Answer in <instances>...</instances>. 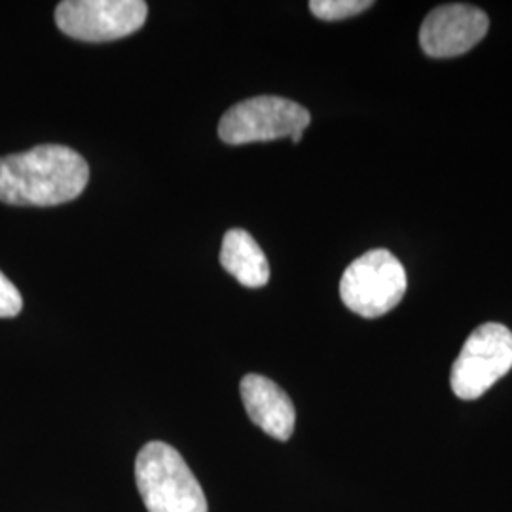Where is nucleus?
Instances as JSON below:
<instances>
[{
    "instance_id": "1",
    "label": "nucleus",
    "mask_w": 512,
    "mask_h": 512,
    "mask_svg": "<svg viewBox=\"0 0 512 512\" xmlns=\"http://www.w3.org/2000/svg\"><path fill=\"white\" fill-rule=\"evenodd\" d=\"M90 181L88 162L63 145H40L0 158V202L52 207L76 200Z\"/></svg>"
},
{
    "instance_id": "2",
    "label": "nucleus",
    "mask_w": 512,
    "mask_h": 512,
    "mask_svg": "<svg viewBox=\"0 0 512 512\" xmlns=\"http://www.w3.org/2000/svg\"><path fill=\"white\" fill-rule=\"evenodd\" d=\"M135 480L148 512H209L198 478L165 442H148L141 448Z\"/></svg>"
},
{
    "instance_id": "3",
    "label": "nucleus",
    "mask_w": 512,
    "mask_h": 512,
    "mask_svg": "<svg viewBox=\"0 0 512 512\" xmlns=\"http://www.w3.org/2000/svg\"><path fill=\"white\" fill-rule=\"evenodd\" d=\"M310 122V110L291 99L260 95L226 110L220 120L219 137L226 145L266 143L285 137L300 143Z\"/></svg>"
},
{
    "instance_id": "4",
    "label": "nucleus",
    "mask_w": 512,
    "mask_h": 512,
    "mask_svg": "<svg viewBox=\"0 0 512 512\" xmlns=\"http://www.w3.org/2000/svg\"><path fill=\"white\" fill-rule=\"evenodd\" d=\"M406 289L408 281L401 260L385 249H372L353 260L340 281L342 302L366 319L395 310Z\"/></svg>"
},
{
    "instance_id": "5",
    "label": "nucleus",
    "mask_w": 512,
    "mask_h": 512,
    "mask_svg": "<svg viewBox=\"0 0 512 512\" xmlns=\"http://www.w3.org/2000/svg\"><path fill=\"white\" fill-rule=\"evenodd\" d=\"M512 368V332L486 323L473 330L452 366L450 385L456 397L475 401Z\"/></svg>"
},
{
    "instance_id": "6",
    "label": "nucleus",
    "mask_w": 512,
    "mask_h": 512,
    "mask_svg": "<svg viewBox=\"0 0 512 512\" xmlns=\"http://www.w3.org/2000/svg\"><path fill=\"white\" fill-rule=\"evenodd\" d=\"M147 16L143 0H65L55 10V23L67 37L110 42L137 33Z\"/></svg>"
},
{
    "instance_id": "7",
    "label": "nucleus",
    "mask_w": 512,
    "mask_h": 512,
    "mask_svg": "<svg viewBox=\"0 0 512 512\" xmlns=\"http://www.w3.org/2000/svg\"><path fill=\"white\" fill-rule=\"evenodd\" d=\"M490 29L488 14L471 4H444L421 23L423 54L435 59L458 57L473 50Z\"/></svg>"
},
{
    "instance_id": "8",
    "label": "nucleus",
    "mask_w": 512,
    "mask_h": 512,
    "mask_svg": "<svg viewBox=\"0 0 512 512\" xmlns=\"http://www.w3.org/2000/svg\"><path fill=\"white\" fill-rule=\"evenodd\" d=\"M239 391L247 416L266 435L283 442L293 437L296 410L291 397L279 385L260 374H247Z\"/></svg>"
},
{
    "instance_id": "9",
    "label": "nucleus",
    "mask_w": 512,
    "mask_h": 512,
    "mask_svg": "<svg viewBox=\"0 0 512 512\" xmlns=\"http://www.w3.org/2000/svg\"><path fill=\"white\" fill-rule=\"evenodd\" d=\"M220 264L243 287L260 289L270 281V264L255 238L245 230H228L222 239Z\"/></svg>"
},
{
    "instance_id": "10",
    "label": "nucleus",
    "mask_w": 512,
    "mask_h": 512,
    "mask_svg": "<svg viewBox=\"0 0 512 512\" xmlns=\"http://www.w3.org/2000/svg\"><path fill=\"white\" fill-rule=\"evenodd\" d=\"M374 2L370 0H311V14L323 21H340V19L359 16L372 8Z\"/></svg>"
},
{
    "instance_id": "11",
    "label": "nucleus",
    "mask_w": 512,
    "mask_h": 512,
    "mask_svg": "<svg viewBox=\"0 0 512 512\" xmlns=\"http://www.w3.org/2000/svg\"><path fill=\"white\" fill-rule=\"evenodd\" d=\"M23 310V296L18 287L0 272V319H10Z\"/></svg>"
}]
</instances>
